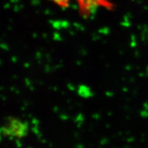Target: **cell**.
<instances>
[{
    "mask_svg": "<svg viewBox=\"0 0 148 148\" xmlns=\"http://www.w3.org/2000/svg\"><path fill=\"white\" fill-rule=\"evenodd\" d=\"M1 133L10 138H21L28 134L29 126L25 121L18 118L8 117L1 128Z\"/></svg>",
    "mask_w": 148,
    "mask_h": 148,
    "instance_id": "6da1fadb",
    "label": "cell"
},
{
    "mask_svg": "<svg viewBox=\"0 0 148 148\" xmlns=\"http://www.w3.org/2000/svg\"><path fill=\"white\" fill-rule=\"evenodd\" d=\"M50 1H53L56 4L60 5V6L66 7V5H69V3L71 0H50Z\"/></svg>",
    "mask_w": 148,
    "mask_h": 148,
    "instance_id": "7a4b0ae2",
    "label": "cell"
}]
</instances>
